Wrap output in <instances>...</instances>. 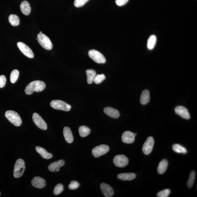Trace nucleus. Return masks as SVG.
Masks as SVG:
<instances>
[{
	"label": "nucleus",
	"mask_w": 197,
	"mask_h": 197,
	"mask_svg": "<svg viewBox=\"0 0 197 197\" xmlns=\"http://www.w3.org/2000/svg\"><path fill=\"white\" fill-rule=\"evenodd\" d=\"M46 85L43 82L35 80L30 83L25 89V92L27 95H30L34 92L42 91L45 88Z\"/></svg>",
	"instance_id": "1"
},
{
	"label": "nucleus",
	"mask_w": 197,
	"mask_h": 197,
	"mask_svg": "<svg viewBox=\"0 0 197 197\" xmlns=\"http://www.w3.org/2000/svg\"><path fill=\"white\" fill-rule=\"evenodd\" d=\"M5 116L7 119L14 126H20L22 124V121L20 116L15 111H7L6 112Z\"/></svg>",
	"instance_id": "2"
},
{
	"label": "nucleus",
	"mask_w": 197,
	"mask_h": 197,
	"mask_svg": "<svg viewBox=\"0 0 197 197\" xmlns=\"http://www.w3.org/2000/svg\"><path fill=\"white\" fill-rule=\"evenodd\" d=\"M37 40L40 45L42 47L48 50L52 49L53 45L51 41L48 37L40 31L38 34L37 37Z\"/></svg>",
	"instance_id": "3"
},
{
	"label": "nucleus",
	"mask_w": 197,
	"mask_h": 197,
	"mask_svg": "<svg viewBox=\"0 0 197 197\" xmlns=\"http://www.w3.org/2000/svg\"><path fill=\"white\" fill-rule=\"evenodd\" d=\"M25 165L24 161L22 159H18L15 164L14 169V176L18 178L22 176L24 172Z\"/></svg>",
	"instance_id": "4"
},
{
	"label": "nucleus",
	"mask_w": 197,
	"mask_h": 197,
	"mask_svg": "<svg viewBox=\"0 0 197 197\" xmlns=\"http://www.w3.org/2000/svg\"><path fill=\"white\" fill-rule=\"evenodd\" d=\"M50 105L54 109L68 111L71 109V106L62 101L54 100L50 103Z\"/></svg>",
	"instance_id": "5"
},
{
	"label": "nucleus",
	"mask_w": 197,
	"mask_h": 197,
	"mask_svg": "<svg viewBox=\"0 0 197 197\" xmlns=\"http://www.w3.org/2000/svg\"><path fill=\"white\" fill-rule=\"evenodd\" d=\"M89 56L95 61L98 63H104L106 62V59L102 54L96 50H91L88 52Z\"/></svg>",
	"instance_id": "6"
},
{
	"label": "nucleus",
	"mask_w": 197,
	"mask_h": 197,
	"mask_svg": "<svg viewBox=\"0 0 197 197\" xmlns=\"http://www.w3.org/2000/svg\"><path fill=\"white\" fill-rule=\"evenodd\" d=\"M110 148L109 146L106 145H101L97 146L93 148L92 154L95 157H99L104 155L109 152Z\"/></svg>",
	"instance_id": "7"
},
{
	"label": "nucleus",
	"mask_w": 197,
	"mask_h": 197,
	"mask_svg": "<svg viewBox=\"0 0 197 197\" xmlns=\"http://www.w3.org/2000/svg\"><path fill=\"white\" fill-rule=\"evenodd\" d=\"M17 45L21 52L25 56L29 58H33L34 57L32 50L29 46L22 42H18Z\"/></svg>",
	"instance_id": "8"
},
{
	"label": "nucleus",
	"mask_w": 197,
	"mask_h": 197,
	"mask_svg": "<svg viewBox=\"0 0 197 197\" xmlns=\"http://www.w3.org/2000/svg\"><path fill=\"white\" fill-rule=\"evenodd\" d=\"M113 162L116 167L123 168L128 165L129 159L126 156L120 154L116 155L114 157Z\"/></svg>",
	"instance_id": "9"
},
{
	"label": "nucleus",
	"mask_w": 197,
	"mask_h": 197,
	"mask_svg": "<svg viewBox=\"0 0 197 197\" xmlns=\"http://www.w3.org/2000/svg\"><path fill=\"white\" fill-rule=\"evenodd\" d=\"M154 141L153 137H148L143 147V151L145 155H149L153 149Z\"/></svg>",
	"instance_id": "10"
},
{
	"label": "nucleus",
	"mask_w": 197,
	"mask_h": 197,
	"mask_svg": "<svg viewBox=\"0 0 197 197\" xmlns=\"http://www.w3.org/2000/svg\"><path fill=\"white\" fill-rule=\"evenodd\" d=\"M32 118L33 121L38 128L43 130L47 129V124L39 114L34 113Z\"/></svg>",
	"instance_id": "11"
},
{
	"label": "nucleus",
	"mask_w": 197,
	"mask_h": 197,
	"mask_svg": "<svg viewBox=\"0 0 197 197\" xmlns=\"http://www.w3.org/2000/svg\"><path fill=\"white\" fill-rule=\"evenodd\" d=\"M175 111L177 115L186 120L190 118V114L187 109L183 106H178L175 108Z\"/></svg>",
	"instance_id": "12"
},
{
	"label": "nucleus",
	"mask_w": 197,
	"mask_h": 197,
	"mask_svg": "<svg viewBox=\"0 0 197 197\" xmlns=\"http://www.w3.org/2000/svg\"><path fill=\"white\" fill-rule=\"evenodd\" d=\"M135 139V135L134 133L129 131H125L122 136V141L126 143L130 144L134 143Z\"/></svg>",
	"instance_id": "13"
},
{
	"label": "nucleus",
	"mask_w": 197,
	"mask_h": 197,
	"mask_svg": "<svg viewBox=\"0 0 197 197\" xmlns=\"http://www.w3.org/2000/svg\"><path fill=\"white\" fill-rule=\"evenodd\" d=\"M100 188L104 195L106 197H113L114 191L110 186L107 184L102 183L101 184Z\"/></svg>",
	"instance_id": "14"
},
{
	"label": "nucleus",
	"mask_w": 197,
	"mask_h": 197,
	"mask_svg": "<svg viewBox=\"0 0 197 197\" xmlns=\"http://www.w3.org/2000/svg\"><path fill=\"white\" fill-rule=\"evenodd\" d=\"M32 185L35 188L41 189L45 187L46 181L45 179L40 177H35L32 180Z\"/></svg>",
	"instance_id": "15"
},
{
	"label": "nucleus",
	"mask_w": 197,
	"mask_h": 197,
	"mask_svg": "<svg viewBox=\"0 0 197 197\" xmlns=\"http://www.w3.org/2000/svg\"><path fill=\"white\" fill-rule=\"evenodd\" d=\"M65 164L64 160H61L52 163L48 167L49 170L52 172H57L60 170L61 167Z\"/></svg>",
	"instance_id": "16"
},
{
	"label": "nucleus",
	"mask_w": 197,
	"mask_h": 197,
	"mask_svg": "<svg viewBox=\"0 0 197 197\" xmlns=\"http://www.w3.org/2000/svg\"><path fill=\"white\" fill-rule=\"evenodd\" d=\"M104 111L106 115L114 118H118L120 116L119 112L111 107H106Z\"/></svg>",
	"instance_id": "17"
},
{
	"label": "nucleus",
	"mask_w": 197,
	"mask_h": 197,
	"mask_svg": "<svg viewBox=\"0 0 197 197\" xmlns=\"http://www.w3.org/2000/svg\"><path fill=\"white\" fill-rule=\"evenodd\" d=\"M63 135L65 141L68 143H73L74 138L71 129L68 127H65L63 129Z\"/></svg>",
	"instance_id": "18"
},
{
	"label": "nucleus",
	"mask_w": 197,
	"mask_h": 197,
	"mask_svg": "<svg viewBox=\"0 0 197 197\" xmlns=\"http://www.w3.org/2000/svg\"><path fill=\"white\" fill-rule=\"evenodd\" d=\"M20 9L22 13L26 16H28L30 13L31 8L28 2L24 1L20 5Z\"/></svg>",
	"instance_id": "19"
},
{
	"label": "nucleus",
	"mask_w": 197,
	"mask_h": 197,
	"mask_svg": "<svg viewBox=\"0 0 197 197\" xmlns=\"http://www.w3.org/2000/svg\"><path fill=\"white\" fill-rule=\"evenodd\" d=\"M35 149L37 152L44 159H50L52 157V154L48 152L43 148L40 147H36L35 148Z\"/></svg>",
	"instance_id": "20"
},
{
	"label": "nucleus",
	"mask_w": 197,
	"mask_h": 197,
	"mask_svg": "<svg viewBox=\"0 0 197 197\" xmlns=\"http://www.w3.org/2000/svg\"><path fill=\"white\" fill-rule=\"evenodd\" d=\"M136 177V174L133 173L120 174L117 176L119 179L124 181H131V180L134 179Z\"/></svg>",
	"instance_id": "21"
},
{
	"label": "nucleus",
	"mask_w": 197,
	"mask_h": 197,
	"mask_svg": "<svg viewBox=\"0 0 197 197\" xmlns=\"http://www.w3.org/2000/svg\"><path fill=\"white\" fill-rule=\"evenodd\" d=\"M168 161L166 159L163 160L160 162L157 168V171L159 174H163L166 172L168 167Z\"/></svg>",
	"instance_id": "22"
},
{
	"label": "nucleus",
	"mask_w": 197,
	"mask_h": 197,
	"mask_svg": "<svg viewBox=\"0 0 197 197\" xmlns=\"http://www.w3.org/2000/svg\"><path fill=\"white\" fill-rule=\"evenodd\" d=\"M150 96L149 91L145 90L142 92L140 97V102L142 105H145L149 103Z\"/></svg>",
	"instance_id": "23"
},
{
	"label": "nucleus",
	"mask_w": 197,
	"mask_h": 197,
	"mask_svg": "<svg viewBox=\"0 0 197 197\" xmlns=\"http://www.w3.org/2000/svg\"><path fill=\"white\" fill-rule=\"evenodd\" d=\"M86 72L88 83L89 84H92L94 82L95 77L96 75V72L94 70L91 69L87 70Z\"/></svg>",
	"instance_id": "24"
},
{
	"label": "nucleus",
	"mask_w": 197,
	"mask_h": 197,
	"mask_svg": "<svg viewBox=\"0 0 197 197\" xmlns=\"http://www.w3.org/2000/svg\"><path fill=\"white\" fill-rule=\"evenodd\" d=\"M157 41V38L155 35H152L148 40L147 47L149 50L153 49L155 47Z\"/></svg>",
	"instance_id": "25"
},
{
	"label": "nucleus",
	"mask_w": 197,
	"mask_h": 197,
	"mask_svg": "<svg viewBox=\"0 0 197 197\" xmlns=\"http://www.w3.org/2000/svg\"><path fill=\"white\" fill-rule=\"evenodd\" d=\"M8 21L12 26H18L20 24V20L19 17L14 14H11L8 17Z\"/></svg>",
	"instance_id": "26"
},
{
	"label": "nucleus",
	"mask_w": 197,
	"mask_h": 197,
	"mask_svg": "<svg viewBox=\"0 0 197 197\" xmlns=\"http://www.w3.org/2000/svg\"><path fill=\"white\" fill-rule=\"evenodd\" d=\"M80 136L82 137L87 136L91 133V130L88 127L85 126H80L79 129Z\"/></svg>",
	"instance_id": "27"
},
{
	"label": "nucleus",
	"mask_w": 197,
	"mask_h": 197,
	"mask_svg": "<svg viewBox=\"0 0 197 197\" xmlns=\"http://www.w3.org/2000/svg\"><path fill=\"white\" fill-rule=\"evenodd\" d=\"M172 149L174 151L177 153L185 154L187 152V150L186 148L178 144L173 145Z\"/></svg>",
	"instance_id": "28"
},
{
	"label": "nucleus",
	"mask_w": 197,
	"mask_h": 197,
	"mask_svg": "<svg viewBox=\"0 0 197 197\" xmlns=\"http://www.w3.org/2000/svg\"><path fill=\"white\" fill-rule=\"evenodd\" d=\"M196 177V172L194 171H192L190 172L189 179L187 182V186L188 188H191L194 183Z\"/></svg>",
	"instance_id": "29"
},
{
	"label": "nucleus",
	"mask_w": 197,
	"mask_h": 197,
	"mask_svg": "<svg viewBox=\"0 0 197 197\" xmlns=\"http://www.w3.org/2000/svg\"><path fill=\"white\" fill-rule=\"evenodd\" d=\"M19 76V72L17 69H14L11 73L10 80L12 83H15L18 80Z\"/></svg>",
	"instance_id": "30"
},
{
	"label": "nucleus",
	"mask_w": 197,
	"mask_h": 197,
	"mask_svg": "<svg viewBox=\"0 0 197 197\" xmlns=\"http://www.w3.org/2000/svg\"><path fill=\"white\" fill-rule=\"evenodd\" d=\"M106 79V77L104 74H101V75H97L95 77L94 82L96 84H99L101 83L104 80Z\"/></svg>",
	"instance_id": "31"
},
{
	"label": "nucleus",
	"mask_w": 197,
	"mask_h": 197,
	"mask_svg": "<svg viewBox=\"0 0 197 197\" xmlns=\"http://www.w3.org/2000/svg\"><path fill=\"white\" fill-rule=\"evenodd\" d=\"M63 190V185L61 184H59L55 187L54 193V194L55 195H58L62 193Z\"/></svg>",
	"instance_id": "32"
},
{
	"label": "nucleus",
	"mask_w": 197,
	"mask_h": 197,
	"mask_svg": "<svg viewBox=\"0 0 197 197\" xmlns=\"http://www.w3.org/2000/svg\"><path fill=\"white\" fill-rule=\"evenodd\" d=\"M171 193V190L169 189H166L158 192L157 195L158 197H167Z\"/></svg>",
	"instance_id": "33"
},
{
	"label": "nucleus",
	"mask_w": 197,
	"mask_h": 197,
	"mask_svg": "<svg viewBox=\"0 0 197 197\" xmlns=\"http://www.w3.org/2000/svg\"><path fill=\"white\" fill-rule=\"evenodd\" d=\"M80 184L76 181H72L68 186L69 189L71 190H75L79 187Z\"/></svg>",
	"instance_id": "34"
},
{
	"label": "nucleus",
	"mask_w": 197,
	"mask_h": 197,
	"mask_svg": "<svg viewBox=\"0 0 197 197\" xmlns=\"http://www.w3.org/2000/svg\"><path fill=\"white\" fill-rule=\"evenodd\" d=\"M89 0H75L74 1V5L77 7H82Z\"/></svg>",
	"instance_id": "35"
},
{
	"label": "nucleus",
	"mask_w": 197,
	"mask_h": 197,
	"mask_svg": "<svg viewBox=\"0 0 197 197\" xmlns=\"http://www.w3.org/2000/svg\"><path fill=\"white\" fill-rule=\"evenodd\" d=\"M6 79L5 76L3 75L0 76V88H3L6 84Z\"/></svg>",
	"instance_id": "36"
},
{
	"label": "nucleus",
	"mask_w": 197,
	"mask_h": 197,
	"mask_svg": "<svg viewBox=\"0 0 197 197\" xmlns=\"http://www.w3.org/2000/svg\"><path fill=\"white\" fill-rule=\"evenodd\" d=\"M129 0H115V2L118 6H124L128 2Z\"/></svg>",
	"instance_id": "37"
},
{
	"label": "nucleus",
	"mask_w": 197,
	"mask_h": 197,
	"mask_svg": "<svg viewBox=\"0 0 197 197\" xmlns=\"http://www.w3.org/2000/svg\"><path fill=\"white\" fill-rule=\"evenodd\" d=\"M0 195H1V192H0Z\"/></svg>",
	"instance_id": "38"
}]
</instances>
